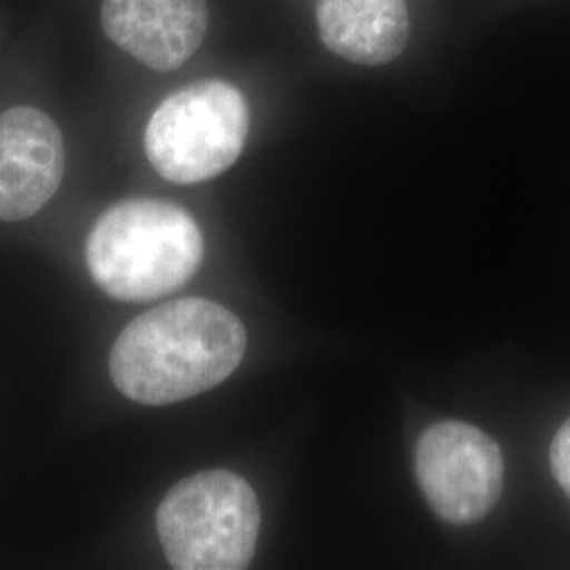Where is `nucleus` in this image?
<instances>
[{
    "instance_id": "1",
    "label": "nucleus",
    "mask_w": 570,
    "mask_h": 570,
    "mask_svg": "<svg viewBox=\"0 0 570 570\" xmlns=\"http://www.w3.org/2000/svg\"><path fill=\"white\" fill-rule=\"evenodd\" d=\"M247 332L205 298H180L138 315L110 351V379L136 404L167 406L218 387L239 367Z\"/></svg>"
},
{
    "instance_id": "2",
    "label": "nucleus",
    "mask_w": 570,
    "mask_h": 570,
    "mask_svg": "<svg viewBox=\"0 0 570 570\" xmlns=\"http://www.w3.org/2000/svg\"><path fill=\"white\" fill-rule=\"evenodd\" d=\"M204 237L180 205L127 199L104 212L85 245V263L106 296L121 303L161 298L202 266Z\"/></svg>"
},
{
    "instance_id": "3",
    "label": "nucleus",
    "mask_w": 570,
    "mask_h": 570,
    "mask_svg": "<svg viewBox=\"0 0 570 570\" xmlns=\"http://www.w3.org/2000/svg\"><path fill=\"white\" fill-rule=\"evenodd\" d=\"M261 532V503L242 475L209 469L180 480L157 510V534L178 570L249 567Z\"/></svg>"
},
{
    "instance_id": "4",
    "label": "nucleus",
    "mask_w": 570,
    "mask_h": 570,
    "mask_svg": "<svg viewBox=\"0 0 570 570\" xmlns=\"http://www.w3.org/2000/svg\"><path fill=\"white\" fill-rule=\"evenodd\" d=\"M249 108L230 82L199 81L171 94L146 125L150 165L174 184L220 176L244 153Z\"/></svg>"
},
{
    "instance_id": "5",
    "label": "nucleus",
    "mask_w": 570,
    "mask_h": 570,
    "mask_svg": "<svg viewBox=\"0 0 570 570\" xmlns=\"http://www.w3.org/2000/svg\"><path fill=\"white\" fill-rule=\"evenodd\" d=\"M414 469L431 510L456 527L482 520L503 490L499 444L482 429L459 421L438 423L421 435Z\"/></svg>"
},
{
    "instance_id": "6",
    "label": "nucleus",
    "mask_w": 570,
    "mask_h": 570,
    "mask_svg": "<svg viewBox=\"0 0 570 570\" xmlns=\"http://www.w3.org/2000/svg\"><path fill=\"white\" fill-rule=\"evenodd\" d=\"M66 171L60 127L32 106L0 115V220L21 223L58 193Z\"/></svg>"
},
{
    "instance_id": "7",
    "label": "nucleus",
    "mask_w": 570,
    "mask_h": 570,
    "mask_svg": "<svg viewBox=\"0 0 570 570\" xmlns=\"http://www.w3.org/2000/svg\"><path fill=\"white\" fill-rule=\"evenodd\" d=\"M104 32L144 66L169 72L202 47L207 0H102Z\"/></svg>"
},
{
    "instance_id": "8",
    "label": "nucleus",
    "mask_w": 570,
    "mask_h": 570,
    "mask_svg": "<svg viewBox=\"0 0 570 570\" xmlns=\"http://www.w3.org/2000/svg\"><path fill=\"white\" fill-rule=\"evenodd\" d=\"M320 37L343 60L381 66L410 39L406 0H317Z\"/></svg>"
},
{
    "instance_id": "9",
    "label": "nucleus",
    "mask_w": 570,
    "mask_h": 570,
    "mask_svg": "<svg viewBox=\"0 0 570 570\" xmlns=\"http://www.w3.org/2000/svg\"><path fill=\"white\" fill-rule=\"evenodd\" d=\"M551 471L570 497V419L558 429L550 450Z\"/></svg>"
}]
</instances>
